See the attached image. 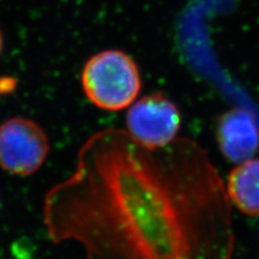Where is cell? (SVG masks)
Returning <instances> with one entry per match:
<instances>
[{
    "label": "cell",
    "mask_w": 259,
    "mask_h": 259,
    "mask_svg": "<svg viewBox=\"0 0 259 259\" xmlns=\"http://www.w3.org/2000/svg\"><path fill=\"white\" fill-rule=\"evenodd\" d=\"M55 243L89 258L225 259L232 256L231 202L208 152L188 137L150 149L126 130L103 128L75 169L44 199Z\"/></svg>",
    "instance_id": "cell-1"
},
{
    "label": "cell",
    "mask_w": 259,
    "mask_h": 259,
    "mask_svg": "<svg viewBox=\"0 0 259 259\" xmlns=\"http://www.w3.org/2000/svg\"><path fill=\"white\" fill-rule=\"evenodd\" d=\"M81 83L85 96L96 107L120 111L135 102L142 89L140 69L123 51L105 50L84 64Z\"/></svg>",
    "instance_id": "cell-2"
},
{
    "label": "cell",
    "mask_w": 259,
    "mask_h": 259,
    "mask_svg": "<svg viewBox=\"0 0 259 259\" xmlns=\"http://www.w3.org/2000/svg\"><path fill=\"white\" fill-rule=\"evenodd\" d=\"M50 151L45 130L36 121L13 117L0 124V167L16 176H29L42 166Z\"/></svg>",
    "instance_id": "cell-3"
},
{
    "label": "cell",
    "mask_w": 259,
    "mask_h": 259,
    "mask_svg": "<svg viewBox=\"0 0 259 259\" xmlns=\"http://www.w3.org/2000/svg\"><path fill=\"white\" fill-rule=\"evenodd\" d=\"M182 125L181 111L162 93H152L130 106L126 131L150 149L163 148L178 135Z\"/></svg>",
    "instance_id": "cell-4"
},
{
    "label": "cell",
    "mask_w": 259,
    "mask_h": 259,
    "mask_svg": "<svg viewBox=\"0 0 259 259\" xmlns=\"http://www.w3.org/2000/svg\"><path fill=\"white\" fill-rule=\"evenodd\" d=\"M216 141L224 157L234 164L252 159L259 149V127L253 113L234 107L218 118Z\"/></svg>",
    "instance_id": "cell-5"
},
{
    "label": "cell",
    "mask_w": 259,
    "mask_h": 259,
    "mask_svg": "<svg viewBox=\"0 0 259 259\" xmlns=\"http://www.w3.org/2000/svg\"><path fill=\"white\" fill-rule=\"evenodd\" d=\"M227 193L240 212L259 217V159L241 162L228 176Z\"/></svg>",
    "instance_id": "cell-6"
},
{
    "label": "cell",
    "mask_w": 259,
    "mask_h": 259,
    "mask_svg": "<svg viewBox=\"0 0 259 259\" xmlns=\"http://www.w3.org/2000/svg\"><path fill=\"white\" fill-rule=\"evenodd\" d=\"M11 79H0V94L8 93L10 91L11 85H10Z\"/></svg>",
    "instance_id": "cell-7"
},
{
    "label": "cell",
    "mask_w": 259,
    "mask_h": 259,
    "mask_svg": "<svg viewBox=\"0 0 259 259\" xmlns=\"http://www.w3.org/2000/svg\"><path fill=\"white\" fill-rule=\"evenodd\" d=\"M3 49H4V36H3L2 29H0V54L3 52Z\"/></svg>",
    "instance_id": "cell-8"
}]
</instances>
